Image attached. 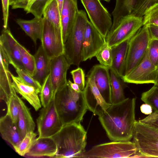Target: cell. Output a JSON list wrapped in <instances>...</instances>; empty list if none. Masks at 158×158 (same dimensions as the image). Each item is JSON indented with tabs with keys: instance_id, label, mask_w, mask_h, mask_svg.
<instances>
[{
	"instance_id": "cell-1",
	"label": "cell",
	"mask_w": 158,
	"mask_h": 158,
	"mask_svg": "<svg viewBox=\"0 0 158 158\" xmlns=\"http://www.w3.org/2000/svg\"><path fill=\"white\" fill-rule=\"evenodd\" d=\"M136 99L126 98L112 104L98 119L112 141H129L133 138L135 119Z\"/></svg>"
},
{
	"instance_id": "cell-2",
	"label": "cell",
	"mask_w": 158,
	"mask_h": 158,
	"mask_svg": "<svg viewBox=\"0 0 158 158\" xmlns=\"http://www.w3.org/2000/svg\"><path fill=\"white\" fill-rule=\"evenodd\" d=\"M57 148L55 158H79L86 151L87 132L81 122L63 125L52 136Z\"/></svg>"
},
{
	"instance_id": "cell-3",
	"label": "cell",
	"mask_w": 158,
	"mask_h": 158,
	"mask_svg": "<svg viewBox=\"0 0 158 158\" xmlns=\"http://www.w3.org/2000/svg\"><path fill=\"white\" fill-rule=\"evenodd\" d=\"M54 98L63 126L82 121L88 110L83 92L74 91L68 82L56 92Z\"/></svg>"
},
{
	"instance_id": "cell-4",
	"label": "cell",
	"mask_w": 158,
	"mask_h": 158,
	"mask_svg": "<svg viewBox=\"0 0 158 158\" xmlns=\"http://www.w3.org/2000/svg\"><path fill=\"white\" fill-rule=\"evenodd\" d=\"M88 21L86 13L78 10L73 30L64 44V55L71 65L79 66L82 62V51L84 30Z\"/></svg>"
},
{
	"instance_id": "cell-5",
	"label": "cell",
	"mask_w": 158,
	"mask_h": 158,
	"mask_svg": "<svg viewBox=\"0 0 158 158\" xmlns=\"http://www.w3.org/2000/svg\"><path fill=\"white\" fill-rule=\"evenodd\" d=\"M137 152L134 142L112 141L93 146L80 158H132Z\"/></svg>"
},
{
	"instance_id": "cell-6",
	"label": "cell",
	"mask_w": 158,
	"mask_h": 158,
	"mask_svg": "<svg viewBox=\"0 0 158 158\" xmlns=\"http://www.w3.org/2000/svg\"><path fill=\"white\" fill-rule=\"evenodd\" d=\"M150 39L148 26L145 25L131 38L123 77L128 74L143 60L148 51Z\"/></svg>"
},
{
	"instance_id": "cell-7",
	"label": "cell",
	"mask_w": 158,
	"mask_h": 158,
	"mask_svg": "<svg viewBox=\"0 0 158 158\" xmlns=\"http://www.w3.org/2000/svg\"><path fill=\"white\" fill-rule=\"evenodd\" d=\"M37 138L51 137L62 128L63 124L57 113L53 98L46 107H43L36 119Z\"/></svg>"
},
{
	"instance_id": "cell-8",
	"label": "cell",
	"mask_w": 158,
	"mask_h": 158,
	"mask_svg": "<svg viewBox=\"0 0 158 158\" xmlns=\"http://www.w3.org/2000/svg\"><path fill=\"white\" fill-rule=\"evenodd\" d=\"M143 17L133 15L123 18L105 37V41L108 46L111 48L131 38L143 26Z\"/></svg>"
},
{
	"instance_id": "cell-9",
	"label": "cell",
	"mask_w": 158,
	"mask_h": 158,
	"mask_svg": "<svg viewBox=\"0 0 158 158\" xmlns=\"http://www.w3.org/2000/svg\"><path fill=\"white\" fill-rule=\"evenodd\" d=\"M80 0L90 22L105 38L113 24L110 15L102 4L100 0Z\"/></svg>"
},
{
	"instance_id": "cell-10",
	"label": "cell",
	"mask_w": 158,
	"mask_h": 158,
	"mask_svg": "<svg viewBox=\"0 0 158 158\" xmlns=\"http://www.w3.org/2000/svg\"><path fill=\"white\" fill-rule=\"evenodd\" d=\"M157 67L150 60L148 51L142 61L128 74L121 79L124 82L135 84H155Z\"/></svg>"
},
{
	"instance_id": "cell-11",
	"label": "cell",
	"mask_w": 158,
	"mask_h": 158,
	"mask_svg": "<svg viewBox=\"0 0 158 158\" xmlns=\"http://www.w3.org/2000/svg\"><path fill=\"white\" fill-rule=\"evenodd\" d=\"M85 88L83 91L88 110L94 115L101 116L111 104L107 103L96 87L93 77L86 75Z\"/></svg>"
},
{
	"instance_id": "cell-12",
	"label": "cell",
	"mask_w": 158,
	"mask_h": 158,
	"mask_svg": "<svg viewBox=\"0 0 158 158\" xmlns=\"http://www.w3.org/2000/svg\"><path fill=\"white\" fill-rule=\"evenodd\" d=\"M105 42V38L88 20L84 32L82 51V61L95 56Z\"/></svg>"
},
{
	"instance_id": "cell-13",
	"label": "cell",
	"mask_w": 158,
	"mask_h": 158,
	"mask_svg": "<svg viewBox=\"0 0 158 158\" xmlns=\"http://www.w3.org/2000/svg\"><path fill=\"white\" fill-rule=\"evenodd\" d=\"M71 65L64 54L51 59L50 75L53 98L58 90L68 83L67 73Z\"/></svg>"
},
{
	"instance_id": "cell-14",
	"label": "cell",
	"mask_w": 158,
	"mask_h": 158,
	"mask_svg": "<svg viewBox=\"0 0 158 158\" xmlns=\"http://www.w3.org/2000/svg\"><path fill=\"white\" fill-rule=\"evenodd\" d=\"M44 18V25L40 40L43 49L48 57L52 59L64 54V45L59 42L52 24Z\"/></svg>"
},
{
	"instance_id": "cell-15",
	"label": "cell",
	"mask_w": 158,
	"mask_h": 158,
	"mask_svg": "<svg viewBox=\"0 0 158 158\" xmlns=\"http://www.w3.org/2000/svg\"><path fill=\"white\" fill-rule=\"evenodd\" d=\"M87 75L93 77L96 85L104 99L107 103L112 104L109 68L101 64L95 65Z\"/></svg>"
},
{
	"instance_id": "cell-16",
	"label": "cell",
	"mask_w": 158,
	"mask_h": 158,
	"mask_svg": "<svg viewBox=\"0 0 158 158\" xmlns=\"http://www.w3.org/2000/svg\"><path fill=\"white\" fill-rule=\"evenodd\" d=\"M18 43L9 29H3L0 37V46L6 54L9 64L15 69L19 68L25 70L22 62Z\"/></svg>"
},
{
	"instance_id": "cell-17",
	"label": "cell",
	"mask_w": 158,
	"mask_h": 158,
	"mask_svg": "<svg viewBox=\"0 0 158 158\" xmlns=\"http://www.w3.org/2000/svg\"><path fill=\"white\" fill-rule=\"evenodd\" d=\"M0 55V98L6 104L11 97L16 92L12 85L8 58L1 47Z\"/></svg>"
},
{
	"instance_id": "cell-18",
	"label": "cell",
	"mask_w": 158,
	"mask_h": 158,
	"mask_svg": "<svg viewBox=\"0 0 158 158\" xmlns=\"http://www.w3.org/2000/svg\"><path fill=\"white\" fill-rule=\"evenodd\" d=\"M133 138L139 153L146 157H158V138L135 128Z\"/></svg>"
},
{
	"instance_id": "cell-19",
	"label": "cell",
	"mask_w": 158,
	"mask_h": 158,
	"mask_svg": "<svg viewBox=\"0 0 158 158\" xmlns=\"http://www.w3.org/2000/svg\"><path fill=\"white\" fill-rule=\"evenodd\" d=\"M10 75L12 86L16 92L28 102L35 111L39 110L42 106L38 95L40 91L34 87L25 83L19 77L15 76L11 73Z\"/></svg>"
},
{
	"instance_id": "cell-20",
	"label": "cell",
	"mask_w": 158,
	"mask_h": 158,
	"mask_svg": "<svg viewBox=\"0 0 158 158\" xmlns=\"http://www.w3.org/2000/svg\"><path fill=\"white\" fill-rule=\"evenodd\" d=\"M78 11L77 6L72 0H64L60 14L62 37L64 44L73 27Z\"/></svg>"
},
{
	"instance_id": "cell-21",
	"label": "cell",
	"mask_w": 158,
	"mask_h": 158,
	"mask_svg": "<svg viewBox=\"0 0 158 158\" xmlns=\"http://www.w3.org/2000/svg\"><path fill=\"white\" fill-rule=\"evenodd\" d=\"M0 132L2 138L12 146H18L23 137L17 125L7 114L0 119Z\"/></svg>"
},
{
	"instance_id": "cell-22",
	"label": "cell",
	"mask_w": 158,
	"mask_h": 158,
	"mask_svg": "<svg viewBox=\"0 0 158 158\" xmlns=\"http://www.w3.org/2000/svg\"><path fill=\"white\" fill-rule=\"evenodd\" d=\"M57 151L56 144L52 137L37 138L26 156L33 157H55Z\"/></svg>"
},
{
	"instance_id": "cell-23",
	"label": "cell",
	"mask_w": 158,
	"mask_h": 158,
	"mask_svg": "<svg viewBox=\"0 0 158 158\" xmlns=\"http://www.w3.org/2000/svg\"><path fill=\"white\" fill-rule=\"evenodd\" d=\"M131 38L111 47L112 62L109 69L118 76H123L129 42Z\"/></svg>"
},
{
	"instance_id": "cell-24",
	"label": "cell",
	"mask_w": 158,
	"mask_h": 158,
	"mask_svg": "<svg viewBox=\"0 0 158 158\" xmlns=\"http://www.w3.org/2000/svg\"><path fill=\"white\" fill-rule=\"evenodd\" d=\"M34 56L35 70L32 77L42 85L50 74L51 59L47 56L41 44Z\"/></svg>"
},
{
	"instance_id": "cell-25",
	"label": "cell",
	"mask_w": 158,
	"mask_h": 158,
	"mask_svg": "<svg viewBox=\"0 0 158 158\" xmlns=\"http://www.w3.org/2000/svg\"><path fill=\"white\" fill-rule=\"evenodd\" d=\"M43 17L48 20L53 27L59 42L64 45L61 24L60 14L56 0H52L45 8Z\"/></svg>"
},
{
	"instance_id": "cell-26",
	"label": "cell",
	"mask_w": 158,
	"mask_h": 158,
	"mask_svg": "<svg viewBox=\"0 0 158 158\" xmlns=\"http://www.w3.org/2000/svg\"><path fill=\"white\" fill-rule=\"evenodd\" d=\"M44 19L43 17H35L31 20L20 19L16 20V23L33 40L35 44L42 37Z\"/></svg>"
},
{
	"instance_id": "cell-27",
	"label": "cell",
	"mask_w": 158,
	"mask_h": 158,
	"mask_svg": "<svg viewBox=\"0 0 158 158\" xmlns=\"http://www.w3.org/2000/svg\"><path fill=\"white\" fill-rule=\"evenodd\" d=\"M139 0H116L115 7L112 12V26L109 31L114 30L123 18L132 14Z\"/></svg>"
},
{
	"instance_id": "cell-28",
	"label": "cell",
	"mask_w": 158,
	"mask_h": 158,
	"mask_svg": "<svg viewBox=\"0 0 158 158\" xmlns=\"http://www.w3.org/2000/svg\"><path fill=\"white\" fill-rule=\"evenodd\" d=\"M19 103V112L17 125L23 137L30 132L34 131L35 124L29 108L18 96Z\"/></svg>"
},
{
	"instance_id": "cell-29",
	"label": "cell",
	"mask_w": 158,
	"mask_h": 158,
	"mask_svg": "<svg viewBox=\"0 0 158 158\" xmlns=\"http://www.w3.org/2000/svg\"><path fill=\"white\" fill-rule=\"evenodd\" d=\"M111 88L112 104L121 102L126 98L124 92V87L120 77L110 69Z\"/></svg>"
},
{
	"instance_id": "cell-30",
	"label": "cell",
	"mask_w": 158,
	"mask_h": 158,
	"mask_svg": "<svg viewBox=\"0 0 158 158\" xmlns=\"http://www.w3.org/2000/svg\"><path fill=\"white\" fill-rule=\"evenodd\" d=\"M18 45L20 52L21 61L23 66L26 71L32 77L35 70L34 56L31 55L24 47L18 42Z\"/></svg>"
},
{
	"instance_id": "cell-31",
	"label": "cell",
	"mask_w": 158,
	"mask_h": 158,
	"mask_svg": "<svg viewBox=\"0 0 158 158\" xmlns=\"http://www.w3.org/2000/svg\"><path fill=\"white\" fill-rule=\"evenodd\" d=\"M36 136L37 134L34 131L27 133L19 145L14 148L15 151L21 156H26L36 139Z\"/></svg>"
},
{
	"instance_id": "cell-32",
	"label": "cell",
	"mask_w": 158,
	"mask_h": 158,
	"mask_svg": "<svg viewBox=\"0 0 158 158\" xmlns=\"http://www.w3.org/2000/svg\"><path fill=\"white\" fill-rule=\"evenodd\" d=\"M40 97L42 106L44 107L49 104L53 98L50 74L42 85Z\"/></svg>"
},
{
	"instance_id": "cell-33",
	"label": "cell",
	"mask_w": 158,
	"mask_h": 158,
	"mask_svg": "<svg viewBox=\"0 0 158 158\" xmlns=\"http://www.w3.org/2000/svg\"><path fill=\"white\" fill-rule=\"evenodd\" d=\"M141 99L145 103L149 105L158 113V86L154 85L148 90L143 92Z\"/></svg>"
},
{
	"instance_id": "cell-34",
	"label": "cell",
	"mask_w": 158,
	"mask_h": 158,
	"mask_svg": "<svg viewBox=\"0 0 158 158\" xmlns=\"http://www.w3.org/2000/svg\"><path fill=\"white\" fill-rule=\"evenodd\" d=\"M95 56L100 64L109 68L111 66L112 62L111 48L108 46L106 42Z\"/></svg>"
},
{
	"instance_id": "cell-35",
	"label": "cell",
	"mask_w": 158,
	"mask_h": 158,
	"mask_svg": "<svg viewBox=\"0 0 158 158\" xmlns=\"http://www.w3.org/2000/svg\"><path fill=\"white\" fill-rule=\"evenodd\" d=\"M52 0H35L29 4L24 10L35 17H42L44 10Z\"/></svg>"
},
{
	"instance_id": "cell-36",
	"label": "cell",
	"mask_w": 158,
	"mask_h": 158,
	"mask_svg": "<svg viewBox=\"0 0 158 158\" xmlns=\"http://www.w3.org/2000/svg\"><path fill=\"white\" fill-rule=\"evenodd\" d=\"M143 18V25H152L158 26V3L149 7Z\"/></svg>"
},
{
	"instance_id": "cell-37",
	"label": "cell",
	"mask_w": 158,
	"mask_h": 158,
	"mask_svg": "<svg viewBox=\"0 0 158 158\" xmlns=\"http://www.w3.org/2000/svg\"><path fill=\"white\" fill-rule=\"evenodd\" d=\"M16 94L12 95L6 104L7 106L6 114L9 115L13 121L17 124L19 112V103Z\"/></svg>"
},
{
	"instance_id": "cell-38",
	"label": "cell",
	"mask_w": 158,
	"mask_h": 158,
	"mask_svg": "<svg viewBox=\"0 0 158 158\" xmlns=\"http://www.w3.org/2000/svg\"><path fill=\"white\" fill-rule=\"evenodd\" d=\"M158 3V0H139L132 14L143 17L146 10L154 4Z\"/></svg>"
},
{
	"instance_id": "cell-39",
	"label": "cell",
	"mask_w": 158,
	"mask_h": 158,
	"mask_svg": "<svg viewBox=\"0 0 158 158\" xmlns=\"http://www.w3.org/2000/svg\"><path fill=\"white\" fill-rule=\"evenodd\" d=\"M148 55L150 61L157 67L158 66V40L151 38Z\"/></svg>"
},
{
	"instance_id": "cell-40",
	"label": "cell",
	"mask_w": 158,
	"mask_h": 158,
	"mask_svg": "<svg viewBox=\"0 0 158 158\" xmlns=\"http://www.w3.org/2000/svg\"><path fill=\"white\" fill-rule=\"evenodd\" d=\"M16 69V72L19 77L26 84L33 86L40 91L42 85L35 79L25 70L19 68Z\"/></svg>"
},
{
	"instance_id": "cell-41",
	"label": "cell",
	"mask_w": 158,
	"mask_h": 158,
	"mask_svg": "<svg viewBox=\"0 0 158 158\" xmlns=\"http://www.w3.org/2000/svg\"><path fill=\"white\" fill-rule=\"evenodd\" d=\"M74 83L77 84L81 91H83L85 87L86 82L85 74L83 70L81 68L72 70L70 72Z\"/></svg>"
},
{
	"instance_id": "cell-42",
	"label": "cell",
	"mask_w": 158,
	"mask_h": 158,
	"mask_svg": "<svg viewBox=\"0 0 158 158\" xmlns=\"http://www.w3.org/2000/svg\"><path fill=\"white\" fill-rule=\"evenodd\" d=\"M134 128L140 132L158 138V129L140 123L138 121L136 120Z\"/></svg>"
},
{
	"instance_id": "cell-43",
	"label": "cell",
	"mask_w": 158,
	"mask_h": 158,
	"mask_svg": "<svg viewBox=\"0 0 158 158\" xmlns=\"http://www.w3.org/2000/svg\"><path fill=\"white\" fill-rule=\"evenodd\" d=\"M138 121L149 127L158 129V113L154 111Z\"/></svg>"
},
{
	"instance_id": "cell-44",
	"label": "cell",
	"mask_w": 158,
	"mask_h": 158,
	"mask_svg": "<svg viewBox=\"0 0 158 158\" xmlns=\"http://www.w3.org/2000/svg\"><path fill=\"white\" fill-rule=\"evenodd\" d=\"M9 0H1L3 15V28H7L8 27V20L9 15Z\"/></svg>"
},
{
	"instance_id": "cell-45",
	"label": "cell",
	"mask_w": 158,
	"mask_h": 158,
	"mask_svg": "<svg viewBox=\"0 0 158 158\" xmlns=\"http://www.w3.org/2000/svg\"><path fill=\"white\" fill-rule=\"evenodd\" d=\"M29 0H9V5L12 9L23 8L25 10L27 7Z\"/></svg>"
},
{
	"instance_id": "cell-46",
	"label": "cell",
	"mask_w": 158,
	"mask_h": 158,
	"mask_svg": "<svg viewBox=\"0 0 158 158\" xmlns=\"http://www.w3.org/2000/svg\"><path fill=\"white\" fill-rule=\"evenodd\" d=\"M147 26L148 28L151 38L158 40V26L152 25Z\"/></svg>"
},
{
	"instance_id": "cell-47",
	"label": "cell",
	"mask_w": 158,
	"mask_h": 158,
	"mask_svg": "<svg viewBox=\"0 0 158 158\" xmlns=\"http://www.w3.org/2000/svg\"><path fill=\"white\" fill-rule=\"evenodd\" d=\"M140 110L143 113L149 115L152 113V108L149 104L145 103L142 104L140 106Z\"/></svg>"
},
{
	"instance_id": "cell-48",
	"label": "cell",
	"mask_w": 158,
	"mask_h": 158,
	"mask_svg": "<svg viewBox=\"0 0 158 158\" xmlns=\"http://www.w3.org/2000/svg\"><path fill=\"white\" fill-rule=\"evenodd\" d=\"M68 82L69 86L73 90L79 93L82 92L79 86L77 84L72 82L70 80L68 81Z\"/></svg>"
},
{
	"instance_id": "cell-49",
	"label": "cell",
	"mask_w": 158,
	"mask_h": 158,
	"mask_svg": "<svg viewBox=\"0 0 158 158\" xmlns=\"http://www.w3.org/2000/svg\"><path fill=\"white\" fill-rule=\"evenodd\" d=\"M58 4L60 14L63 6L64 0H56Z\"/></svg>"
},
{
	"instance_id": "cell-50",
	"label": "cell",
	"mask_w": 158,
	"mask_h": 158,
	"mask_svg": "<svg viewBox=\"0 0 158 158\" xmlns=\"http://www.w3.org/2000/svg\"><path fill=\"white\" fill-rule=\"evenodd\" d=\"M154 84V85L158 86V66L157 67V75L156 81Z\"/></svg>"
},
{
	"instance_id": "cell-51",
	"label": "cell",
	"mask_w": 158,
	"mask_h": 158,
	"mask_svg": "<svg viewBox=\"0 0 158 158\" xmlns=\"http://www.w3.org/2000/svg\"><path fill=\"white\" fill-rule=\"evenodd\" d=\"M76 5L77 6V0H72Z\"/></svg>"
},
{
	"instance_id": "cell-52",
	"label": "cell",
	"mask_w": 158,
	"mask_h": 158,
	"mask_svg": "<svg viewBox=\"0 0 158 158\" xmlns=\"http://www.w3.org/2000/svg\"><path fill=\"white\" fill-rule=\"evenodd\" d=\"M35 0H29V2L28 5L33 2Z\"/></svg>"
},
{
	"instance_id": "cell-53",
	"label": "cell",
	"mask_w": 158,
	"mask_h": 158,
	"mask_svg": "<svg viewBox=\"0 0 158 158\" xmlns=\"http://www.w3.org/2000/svg\"><path fill=\"white\" fill-rule=\"evenodd\" d=\"M103 0L105 1L106 2H109L111 0Z\"/></svg>"
}]
</instances>
